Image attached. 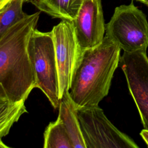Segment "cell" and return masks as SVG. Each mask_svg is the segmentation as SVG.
<instances>
[{"label": "cell", "mask_w": 148, "mask_h": 148, "mask_svg": "<svg viewBox=\"0 0 148 148\" xmlns=\"http://www.w3.org/2000/svg\"><path fill=\"white\" fill-rule=\"evenodd\" d=\"M39 16L27 14L0 36V84L13 102L25 101L35 88L28 44Z\"/></svg>", "instance_id": "6da1fadb"}, {"label": "cell", "mask_w": 148, "mask_h": 148, "mask_svg": "<svg viewBox=\"0 0 148 148\" xmlns=\"http://www.w3.org/2000/svg\"><path fill=\"white\" fill-rule=\"evenodd\" d=\"M120 47L105 36L98 46L82 51L69 90L76 107L98 105L105 97L117 68Z\"/></svg>", "instance_id": "7a4b0ae2"}, {"label": "cell", "mask_w": 148, "mask_h": 148, "mask_svg": "<svg viewBox=\"0 0 148 148\" xmlns=\"http://www.w3.org/2000/svg\"><path fill=\"white\" fill-rule=\"evenodd\" d=\"M28 53L35 77V87L42 90L54 109L58 108V77L51 32L35 29L29 38Z\"/></svg>", "instance_id": "3957f363"}, {"label": "cell", "mask_w": 148, "mask_h": 148, "mask_svg": "<svg viewBox=\"0 0 148 148\" xmlns=\"http://www.w3.org/2000/svg\"><path fill=\"white\" fill-rule=\"evenodd\" d=\"M105 36L124 52L146 51L148 47V21L145 14L133 2L114 9L105 25Z\"/></svg>", "instance_id": "277c9868"}, {"label": "cell", "mask_w": 148, "mask_h": 148, "mask_svg": "<svg viewBox=\"0 0 148 148\" xmlns=\"http://www.w3.org/2000/svg\"><path fill=\"white\" fill-rule=\"evenodd\" d=\"M76 108L86 148H138L109 120L98 105Z\"/></svg>", "instance_id": "5b68a950"}, {"label": "cell", "mask_w": 148, "mask_h": 148, "mask_svg": "<svg viewBox=\"0 0 148 148\" xmlns=\"http://www.w3.org/2000/svg\"><path fill=\"white\" fill-rule=\"evenodd\" d=\"M57 66L59 97L70 89L73 75L80 57V49L72 21L62 20L51 31Z\"/></svg>", "instance_id": "8992f818"}, {"label": "cell", "mask_w": 148, "mask_h": 148, "mask_svg": "<svg viewBox=\"0 0 148 148\" xmlns=\"http://www.w3.org/2000/svg\"><path fill=\"white\" fill-rule=\"evenodd\" d=\"M119 64L144 129L148 130V57L146 51H124Z\"/></svg>", "instance_id": "52a82bcc"}, {"label": "cell", "mask_w": 148, "mask_h": 148, "mask_svg": "<svg viewBox=\"0 0 148 148\" xmlns=\"http://www.w3.org/2000/svg\"><path fill=\"white\" fill-rule=\"evenodd\" d=\"M72 21L82 52L102 42L106 25L101 0H83L76 18Z\"/></svg>", "instance_id": "ba28073f"}, {"label": "cell", "mask_w": 148, "mask_h": 148, "mask_svg": "<svg viewBox=\"0 0 148 148\" xmlns=\"http://www.w3.org/2000/svg\"><path fill=\"white\" fill-rule=\"evenodd\" d=\"M58 117L61 120L70 138L73 148H86L82 135L76 108L69 91H66L60 99Z\"/></svg>", "instance_id": "9c48e42d"}, {"label": "cell", "mask_w": 148, "mask_h": 148, "mask_svg": "<svg viewBox=\"0 0 148 148\" xmlns=\"http://www.w3.org/2000/svg\"><path fill=\"white\" fill-rule=\"evenodd\" d=\"M25 102H15L10 100L4 87L0 84V138L6 136L13 124L27 112Z\"/></svg>", "instance_id": "30bf717a"}, {"label": "cell", "mask_w": 148, "mask_h": 148, "mask_svg": "<svg viewBox=\"0 0 148 148\" xmlns=\"http://www.w3.org/2000/svg\"><path fill=\"white\" fill-rule=\"evenodd\" d=\"M40 11L53 18L73 20L79 12L83 0H30Z\"/></svg>", "instance_id": "8fae6325"}, {"label": "cell", "mask_w": 148, "mask_h": 148, "mask_svg": "<svg viewBox=\"0 0 148 148\" xmlns=\"http://www.w3.org/2000/svg\"><path fill=\"white\" fill-rule=\"evenodd\" d=\"M44 148H73L61 120L50 122L44 132Z\"/></svg>", "instance_id": "7c38bea8"}, {"label": "cell", "mask_w": 148, "mask_h": 148, "mask_svg": "<svg viewBox=\"0 0 148 148\" xmlns=\"http://www.w3.org/2000/svg\"><path fill=\"white\" fill-rule=\"evenodd\" d=\"M24 0H12L0 12V36L27 14L23 10Z\"/></svg>", "instance_id": "4fadbf2b"}, {"label": "cell", "mask_w": 148, "mask_h": 148, "mask_svg": "<svg viewBox=\"0 0 148 148\" xmlns=\"http://www.w3.org/2000/svg\"><path fill=\"white\" fill-rule=\"evenodd\" d=\"M140 135L143 138L144 141L146 142L148 146V130L143 129L140 133Z\"/></svg>", "instance_id": "5bb4252c"}, {"label": "cell", "mask_w": 148, "mask_h": 148, "mask_svg": "<svg viewBox=\"0 0 148 148\" xmlns=\"http://www.w3.org/2000/svg\"><path fill=\"white\" fill-rule=\"evenodd\" d=\"M12 0H0V12Z\"/></svg>", "instance_id": "9a60e30c"}, {"label": "cell", "mask_w": 148, "mask_h": 148, "mask_svg": "<svg viewBox=\"0 0 148 148\" xmlns=\"http://www.w3.org/2000/svg\"><path fill=\"white\" fill-rule=\"evenodd\" d=\"M9 147L6 145L3 141L2 140V138H0V148H9Z\"/></svg>", "instance_id": "2e32d148"}, {"label": "cell", "mask_w": 148, "mask_h": 148, "mask_svg": "<svg viewBox=\"0 0 148 148\" xmlns=\"http://www.w3.org/2000/svg\"><path fill=\"white\" fill-rule=\"evenodd\" d=\"M142 3L145 4L147 6H148V0H145Z\"/></svg>", "instance_id": "e0dca14e"}, {"label": "cell", "mask_w": 148, "mask_h": 148, "mask_svg": "<svg viewBox=\"0 0 148 148\" xmlns=\"http://www.w3.org/2000/svg\"><path fill=\"white\" fill-rule=\"evenodd\" d=\"M136 1H140V2H142H142H143L145 0H136Z\"/></svg>", "instance_id": "ac0fdd59"}, {"label": "cell", "mask_w": 148, "mask_h": 148, "mask_svg": "<svg viewBox=\"0 0 148 148\" xmlns=\"http://www.w3.org/2000/svg\"><path fill=\"white\" fill-rule=\"evenodd\" d=\"M24 2H29V1H30V0H24Z\"/></svg>", "instance_id": "d6986e66"}]
</instances>
